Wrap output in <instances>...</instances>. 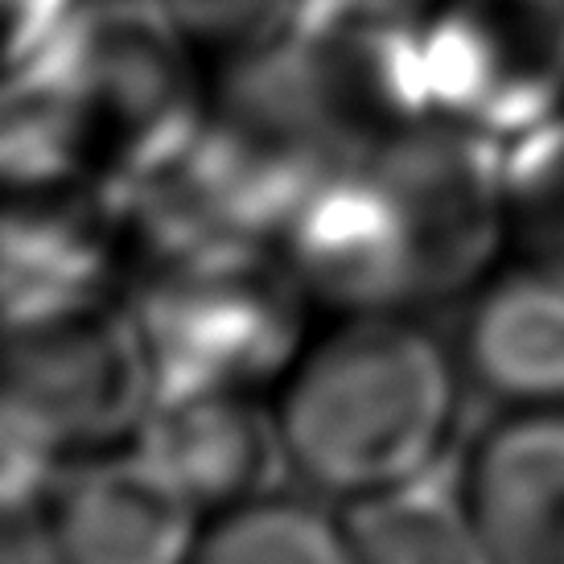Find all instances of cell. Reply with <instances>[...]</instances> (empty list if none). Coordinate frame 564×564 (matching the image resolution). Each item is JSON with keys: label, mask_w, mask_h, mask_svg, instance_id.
Returning <instances> with one entry per match:
<instances>
[{"label": "cell", "mask_w": 564, "mask_h": 564, "mask_svg": "<svg viewBox=\"0 0 564 564\" xmlns=\"http://www.w3.org/2000/svg\"><path fill=\"white\" fill-rule=\"evenodd\" d=\"M502 239L499 141L416 116L338 161L289 215L281 251L343 314H408L482 281Z\"/></svg>", "instance_id": "obj_1"}, {"label": "cell", "mask_w": 564, "mask_h": 564, "mask_svg": "<svg viewBox=\"0 0 564 564\" xmlns=\"http://www.w3.org/2000/svg\"><path fill=\"white\" fill-rule=\"evenodd\" d=\"M462 362L408 314L359 310L305 338L276 383L289 470L334 499H367L437 466L457 421Z\"/></svg>", "instance_id": "obj_2"}, {"label": "cell", "mask_w": 564, "mask_h": 564, "mask_svg": "<svg viewBox=\"0 0 564 564\" xmlns=\"http://www.w3.org/2000/svg\"><path fill=\"white\" fill-rule=\"evenodd\" d=\"M310 289L293 264L248 236L189 243L153 272L132 305L161 395L260 392L305 346L301 310Z\"/></svg>", "instance_id": "obj_3"}, {"label": "cell", "mask_w": 564, "mask_h": 564, "mask_svg": "<svg viewBox=\"0 0 564 564\" xmlns=\"http://www.w3.org/2000/svg\"><path fill=\"white\" fill-rule=\"evenodd\" d=\"M158 376L132 305L95 297L9 314L4 429L63 462L141 437Z\"/></svg>", "instance_id": "obj_4"}, {"label": "cell", "mask_w": 564, "mask_h": 564, "mask_svg": "<svg viewBox=\"0 0 564 564\" xmlns=\"http://www.w3.org/2000/svg\"><path fill=\"white\" fill-rule=\"evenodd\" d=\"M412 79L429 116L507 144L564 111V0H441L412 30Z\"/></svg>", "instance_id": "obj_5"}, {"label": "cell", "mask_w": 564, "mask_h": 564, "mask_svg": "<svg viewBox=\"0 0 564 564\" xmlns=\"http://www.w3.org/2000/svg\"><path fill=\"white\" fill-rule=\"evenodd\" d=\"M37 519L54 564H194L210 516L132 437L63 462Z\"/></svg>", "instance_id": "obj_6"}, {"label": "cell", "mask_w": 564, "mask_h": 564, "mask_svg": "<svg viewBox=\"0 0 564 564\" xmlns=\"http://www.w3.org/2000/svg\"><path fill=\"white\" fill-rule=\"evenodd\" d=\"M457 486L495 564H564V408H511Z\"/></svg>", "instance_id": "obj_7"}, {"label": "cell", "mask_w": 564, "mask_h": 564, "mask_svg": "<svg viewBox=\"0 0 564 564\" xmlns=\"http://www.w3.org/2000/svg\"><path fill=\"white\" fill-rule=\"evenodd\" d=\"M457 362L507 408H564V268L516 256L486 272L462 317Z\"/></svg>", "instance_id": "obj_8"}, {"label": "cell", "mask_w": 564, "mask_h": 564, "mask_svg": "<svg viewBox=\"0 0 564 564\" xmlns=\"http://www.w3.org/2000/svg\"><path fill=\"white\" fill-rule=\"evenodd\" d=\"M137 441L165 462L206 516L276 490L289 470L276 412L256 392L161 395Z\"/></svg>", "instance_id": "obj_9"}, {"label": "cell", "mask_w": 564, "mask_h": 564, "mask_svg": "<svg viewBox=\"0 0 564 564\" xmlns=\"http://www.w3.org/2000/svg\"><path fill=\"white\" fill-rule=\"evenodd\" d=\"M343 523L355 564H495L462 486L429 474L355 499Z\"/></svg>", "instance_id": "obj_10"}, {"label": "cell", "mask_w": 564, "mask_h": 564, "mask_svg": "<svg viewBox=\"0 0 564 564\" xmlns=\"http://www.w3.org/2000/svg\"><path fill=\"white\" fill-rule=\"evenodd\" d=\"M194 564H355L346 523L310 499L268 490L206 519Z\"/></svg>", "instance_id": "obj_11"}, {"label": "cell", "mask_w": 564, "mask_h": 564, "mask_svg": "<svg viewBox=\"0 0 564 564\" xmlns=\"http://www.w3.org/2000/svg\"><path fill=\"white\" fill-rule=\"evenodd\" d=\"M502 219L516 256L564 268V111L502 144Z\"/></svg>", "instance_id": "obj_12"}, {"label": "cell", "mask_w": 564, "mask_h": 564, "mask_svg": "<svg viewBox=\"0 0 564 564\" xmlns=\"http://www.w3.org/2000/svg\"><path fill=\"white\" fill-rule=\"evenodd\" d=\"M158 4L194 42L210 33L223 37L264 33L268 42H276L297 21V0H158Z\"/></svg>", "instance_id": "obj_13"}, {"label": "cell", "mask_w": 564, "mask_h": 564, "mask_svg": "<svg viewBox=\"0 0 564 564\" xmlns=\"http://www.w3.org/2000/svg\"><path fill=\"white\" fill-rule=\"evenodd\" d=\"M437 4L441 0H297V17L412 33Z\"/></svg>", "instance_id": "obj_14"}, {"label": "cell", "mask_w": 564, "mask_h": 564, "mask_svg": "<svg viewBox=\"0 0 564 564\" xmlns=\"http://www.w3.org/2000/svg\"><path fill=\"white\" fill-rule=\"evenodd\" d=\"M87 0H9V30H13V63H25L30 54L54 42L70 17Z\"/></svg>", "instance_id": "obj_15"}]
</instances>
